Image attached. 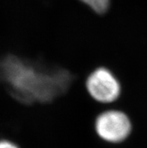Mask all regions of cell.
Here are the masks:
<instances>
[{"label":"cell","instance_id":"6da1fadb","mask_svg":"<svg viewBox=\"0 0 147 148\" xmlns=\"http://www.w3.org/2000/svg\"><path fill=\"white\" fill-rule=\"evenodd\" d=\"M0 76L9 84L11 94L25 104L46 103L65 90L69 73L45 74L16 56H8L0 62Z\"/></svg>","mask_w":147,"mask_h":148},{"label":"cell","instance_id":"7a4b0ae2","mask_svg":"<svg viewBox=\"0 0 147 148\" xmlns=\"http://www.w3.org/2000/svg\"><path fill=\"white\" fill-rule=\"evenodd\" d=\"M98 137L109 143H120L129 138L132 123L129 115L121 110H107L97 115L94 121Z\"/></svg>","mask_w":147,"mask_h":148},{"label":"cell","instance_id":"3957f363","mask_svg":"<svg viewBox=\"0 0 147 148\" xmlns=\"http://www.w3.org/2000/svg\"><path fill=\"white\" fill-rule=\"evenodd\" d=\"M85 87L92 100L101 104L115 102L122 94L121 84L106 67H98L92 71L86 77Z\"/></svg>","mask_w":147,"mask_h":148},{"label":"cell","instance_id":"277c9868","mask_svg":"<svg viewBox=\"0 0 147 148\" xmlns=\"http://www.w3.org/2000/svg\"><path fill=\"white\" fill-rule=\"evenodd\" d=\"M98 14L106 13L110 7V0H80Z\"/></svg>","mask_w":147,"mask_h":148},{"label":"cell","instance_id":"5b68a950","mask_svg":"<svg viewBox=\"0 0 147 148\" xmlns=\"http://www.w3.org/2000/svg\"><path fill=\"white\" fill-rule=\"evenodd\" d=\"M0 148H19L14 143L8 141H0Z\"/></svg>","mask_w":147,"mask_h":148}]
</instances>
